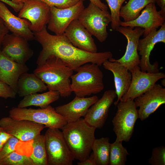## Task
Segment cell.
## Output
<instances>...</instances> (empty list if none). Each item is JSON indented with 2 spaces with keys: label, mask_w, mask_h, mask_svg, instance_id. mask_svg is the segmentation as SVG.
I'll return each instance as SVG.
<instances>
[{
  "label": "cell",
  "mask_w": 165,
  "mask_h": 165,
  "mask_svg": "<svg viewBox=\"0 0 165 165\" xmlns=\"http://www.w3.org/2000/svg\"><path fill=\"white\" fill-rule=\"evenodd\" d=\"M102 65L105 69L111 71L113 75L115 90L117 97L114 104L116 106L129 88L132 79L131 73L127 68L117 61L108 60Z\"/></svg>",
  "instance_id": "44dd1931"
},
{
  "label": "cell",
  "mask_w": 165,
  "mask_h": 165,
  "mask_svg": "<svg viewBox=\"0 0 165 165\" xmlns=\"http://www.w3.org/2000/svg\"><path fill=\"white\" fill-rule=\"evenodd\" d=\"M105 0L111 11L112 17L111 27L112 29L115 30L120 26V23L121 21L119 16V12L122 4L126 0Z\"/></svg>",
  "instance_id": "4dcf8cb0"
},
{
  "label": "cell",
  "mask_w": 165,
  "mask_h": 165,
  "mask_svg": "<svg viewBox=\"0 0 165 165\" xmlns=\"http://www.w3.org/2000/svg\"><path fill=\"white\" fill-rule=\"evenodd\" d=\"M0 1H1L10 6L12 7L15 12H19L23 5H19L15 4L9 0H0Z\"/></svg>",
  "instance_id": "f35d334b"
},
{
  "label": "cell",
  "mask_w": 165,
  "mask_h": 165,
  "mask_svg": "<svg viewBox=\"0 0 165 165\" xmlns=\"http://www.w3.org/2000/svg\"><path fill=\"white\" fill-rule=\"evenodd\" d=\"M117 109L112 120L113 130L116 138V141L128 142L134 132L138 113L134 100L129 99L119 101Z\"/></svg>",
  "instance_id": "8992f818"
},
{
  "label": "cell",
  "mask_w": 165,
  "mask_h": 165,
  "mask_svg": "<svg viewBox=\"0 0 165 165\" xmlns=\"http://www.w3.org/2000/svg\"><path fill=\"white\" fill-rule=\"evenodd\" d=\"M84 8L83 2L82 1L65 9L50 7V14L48 24V29L56 35L64 33L71 23L78 19Z\"/></svg>",
  "instance_id": "9a60e30c"
},
{
  "label": "cell",
  "mask_w": 165,
  "mask_h": 165,
  "mask_svg": "<svg viewBox=\"0 0 165 165\" xmlns=\"http://www.w3.org/2000/svg\"><path fill=\"white\" fill-rule=\"evenodd\" d=\"M28 41L23 37L14 33H8L4 38L1 51L14 61L25 64L34 54Z\"/></svg>",
  "instance_id": "2e32d148"
},
{
  "label": "cell",
  "mask_w": 165,
  "mask_h": 165,
  "mask_svg": "<svg viewBox=\"0 0 165 165\" xmlns=\"http://www.w3.org/2000/svg\"><path fill=\"white\" fill-rule=\"evenodd\" d=\"M115 90H106L102 97L88 109L84 118L90 125L96 129H101L107 118L109 109L116 97Z\"/></svg>",
  "instance_id": "e0dca14e"
},
{
  "label": "cell",
  "mask_w": 165,
  "mask_h": 165,
  "mask_svg": "<svg viewBox=\"0 0 165 165\" xmlns=\"http://www.w3.org/2000/svg\"><path fill=\"white\" fill-rule=\"evenodd\" d=\"M73 71L60 58L52 56L38 65L33 73L43 82L49 90L58 91L60 96L65 98L72 92L70 79Z\"/></svg>",
  "instance_id": "7a4b0ae2"
},
{
  "label": "cell",
  "mask_w": 165,
  "mask_h": 165,
  "mask_svg": "<svg viewBox=\"0 0 165 165\" xmlns=\"http://www.w3.org/2000/svg\"><path fill=\"white\" fill-rule=\"evenodd\" d=\"M64 33L73 45L76 47L90 53L97 52V47L92 35L78 19L71 23Z\"/></svg>",
  "instance_id": "d6986e66"
},
{
  "label": "cell",
  "mask_w": 165,
  "mask_h": 165,
  "mask_svg": "<svg viewBox=\"0 0 165 165\" xmlns=\"http://www.w3.org/2000/svg\"><path fill=\"white\" fill-rule=\"evenodd\" d=\"M165 17L158 11L155 3H150L144 8L135 19L127 22L121 21L120 26L132 28L140 27L144 29L143 37L165 23Z\"/></svg>",
  "instance_id": "ac0fdd59"
},
{
  "label": "cell",
  "mask_w": 165,
  "mask_h": 165,
  "mask_svg": "<svg viewBox=\"0 0 165 165\" xmlns=\"http://www.w3.org/2000/svg\"><path fill=\"white\" fill-rule=\"evenodd\" d=\"M96 128L84 119L68 123L61 129L67 145L74 159L83 161L90 156L96 139Z\"/></svg>",
  "instance_id": "3957f363"
},
{
  "label": "cell",
  "mask_w": 165,
  "mask_h": 165,
  "mask_svg": "<svg viewBox=\"0 0 165 165\" xmlns=\"http://www.w3.org/2000/svg\"><path fill=\"white\" fill-rule=\"evenodd\" d=\"M0 17L12 33L20 35L28 41L35 39L34 33L30 28V23L24 19L13 14L6 6L0 1Z\"/></svg>",
  "instance_id": "603a6c76"
},
{
  "label": "cell",
  "mask_w": 165,
  "mask_h": 165,
  "mask_svg": "<svg viewBox=\"0 0 165 165\" xmlns=\"http://www.w3.org/2000/svg\"><path fill=\"white\" fill-rule=\"evenodd\" d=\"M115 30L126 38L127 40L126 50L121 58L116 59L112 57L108 60L119 62L130 71L140 63L138 49L140 38L143 35L144 29L138 27L132 28L120 26Z\"/></svg>",
  "instance_id": "9c48e42d"
},
{
  "label": "cell",
  "mask_w": 165,
  "mask_h": 165,
  "mask_svg": "<svg viewBox=\"0 0 165 165\" xmlns=\"http://www.w3.org/2000/svg\"><path fill=\"white\" fill-rule=\"evenodd\" d=\"M155 2L161 9L160 11V13L165 17V0H156Z\"/></svg>",
  "instance_id": "60d3db41"
},
{
  "label": "cell",
  "mask_w": 165,
  "mask_h": 165,
  "mask_svg": "<svg viewBox=\"0 0 165 165\" xmlns=\"http://www.w3.org/2000/svg\"><path fill=\"white\" fill-rule=\"evenodd\" d=\"M148 162L152 165H165V146L161 145L154 148L152 151L151 157L148 159Z\"/></svg>",
  "instance_id": "1f68e13d"
},
{
  "label": "cell",
  "mask_w": 165,
  "mask_h": 165,
  "mask_svg": "<svg viewBox=\"0 0 165 165\" xmlns=\"http://www.w3.org/2000/svg\"><path fill=\"white\" fill-rule=\"evenodd\" d=\"M78 19L100 42H103L106 40L108 35L107 28L112 21L109 12L101 9L90 2L88 6L82 11Z\"/></svg>",
  "instance_id": "52a82bcc"
},
{
  "label": "cell",
  "mask_w": 165,
  "mask_h": 165,
  "mask_svg": "<svg viewBox=\"0 0 165 165\" xmlns=\"http://www.w3.org/2000/svg\"><path fill=\"white\" fill-rule=\"evenodd\" d=\"M9 31L4 21L0 17V51L4 38Z\"/></svg>",
  "instance_id": "d590c367"
},
{
  "label": "cell",
  "mask_w": 165,
  "mask_h": 165,
  "mask_svg": "<svg viewBox=\"0 0 165 165\" xmlns=\"http://www.w3.org/2000/svg\"><path fill=\"white\" fill-rule=\"evenodd\" d=\"M0 165H34L29 156L17 153L15 151L0 160Z\"/></svg>",
  "instance_id": "f546056e"
},
{
  "label": "cell",
  "mask_w": 165,
  "mask_h": 165,
  "mask_svg": "<svg viewBox=\"0 0 165 165\" xmlns=\"http://www.w3.org/2000/svg\"><path fill=\"white\" fill-rule=\"evenodd\" d=\"M32 141L33 151L29 156L34 165H48L44 135L40 134Z\"/></svg>",
  "instance_id": "83f0119b"
},
{
  "label": "cell",
  "mask_w": 165,
  "mask_h": 165,
  "mask_svg": "<svg viewBox=\"0 0 165 165\" xmlns=\"http://www.w3.org/2000/svg\"><path fill=\"white\" fill-rule=\"evenodd\" d=\"M71 77V88L76 96L84 97L98 94L104 88L103 74L99 66L86 63L77 69Z\"/></svg>",
  "instance_id": "277c9868"
},
{
  "label": "cell",
  "mask_w": 165,
  "mask_h": 165,
  "mask_svg": "<svg viewBox=\"0 0 165 165\" xmlns=\"http://www.w3.org/2000/svg\"><path fill=\"white\" fill-rule=\"evenodd\" d=\"M11 135L6 132L0 127V141L5 143L10 138Z\"/></svg>",
  "instance_id": "74e56055"
},
{
  "label": "cell",
  "mask_w": 165,
  "mask_h": 165,
  "mask_svg": "<svg viewBox=\"0 0 165 165\" xmlns=\"http://www.w3.org/2000/svg\"><path fill=\"white\" fill-rule=\"evenodd\" d=\"M50 7L54 6L59 9H65L72 6L79 2L85 0H41Z\"/></svg>",
  "instance_id": "836d02e7"
},
{
  "label": "cell",
  "mask_w": 165,
  "mask_h": 165,
  "mask_svg": "<svg viewBox=\"0 0 165 165\" xmlns=\"http://www.w3.org/2000/svg\"><path fill=\"white\" fill-rule=\"evenodd\" d=\"M98 99L96 95L88 97L76 96L69 103L57 106L55 109L66 119L68 123L72 122L84 117L89 108Z\"/></svg>",
  "instance_id": "ffe728a7"
},
{
  "label": "cell",
  "mask_w": 165,
  "mask_h": 165,
  "mask_svg": "<svg viewBox=\"0 0 165 165\" xmlns=\"http://www.w3.org/2000/svg\"><path fill=\"white\" fill-rule=\"evenodd\" d=\"M50 14V7L46 3L41 0H29L23 4L18 16L28 20L34 32L40 31L48 24Z\"/></svg>",
  "instance_id": "8fae6325"
},
{
  "label": "cell",
  "mask_w": 165,
  "mask_h": 165,
  "mask_svg": "<svg viewBox=\"0 0 165 165\" xmlns=\"http://www.w3.org/2000/svg\"><path fill=\"white\" fill-rule=\"evenodd\" d=\"M156 0H129L125 5L122 6L119 16L123 21L127 22L136 19L141 12L148 4L155 3Z\"/></svg>",
  "instance_id": "484cf974"
},
{
  "label": "cell",
  "mask_w": 165,
  "mask_h": 165,
  "mask_svg": "<svg viewBox=\"0 0 165 165\" xmlns=\"http://www.w3.org/2000/svg\"><path fill=\"white\" fill-rule=\"evenodd\" d=\"M134 101L137 110L138 118L141 121L147 119L161 105L165 103V88L156 83Z\"/></svg>",
  "instance_id": "5bb4252c"
},
{
  "label": "cell",
  "mask_w": 165,
  "mask_h": 165,
  "mask_svg": "<svg viewBox=\"0 0 165 165\" xmlns=\"http://www.w3.org/2000/svg\"><path fill=\"white\" fill-rule=\"evenodd\" d=\"M48 165H72L74 159L57 128H48L44 135Z\"/></svg>",
  "instance_id": "ba28073f"
},
{
  "label": "cell",
  "mask_w": 165,
  "mask_h": 165,
  "mask_svg": "<svg viewBox=\"0 0 165 165\" xmlns=\"http://www.w3.org/2000/svg\"><path fill=\"white\" fill-rule=\"evenodd\" d=\"M47 89L46 84L34 73L27 72L22 74L18 79L17 94L20 97H24Z\"/></svg>",
  "instance_id": "cb8c5ba5"
},
{
  "label": "cell",
  "mask_w": 165,
  "mask_h": 165,
  "mask_svg": "<svg viewBox=\"0 0 165 165\" xmlns=\"http://www.w3.org/2000/svg\"><path fill=\"white\" fill-rule=\"evenodd\" d=\"M122 142L115 141L110 143L109 165H125L127 156L130 154L122 145Z\"/></svg>",
  "instance_id": "f1b7e54d"
},
{
  "label": "cell",
  "mask_w": 165,
  "mask_h": 165,
  "mask_svg": "<svg viewBox=\"0 0 165 165\" xmlns=\"http://www.w3.org/2000/svg\"><path fill=\"white\" fill-rule=\"evenodd\" d=\"M29 70L25 64L14 61L0 51V80L9 85L16 93L20 77Z\"/></svg>",
  "instance_id": "7402d4cb"
},
{
  "label": "cell",
  "mask_w": 165,
  "mask_h": 165,
  "mask_svg": "<svg viewBox=\"0 0 165 165\" xmlns=\"http://www.w3.org/2000/svg\"><path fill=\"white\" fill-rule=\"evenodd\" d=\"M17 93L9 85L0 80V97L7 99L15 98Z\"/></svg>",
  "instance_id": "e575fe53"
},
{
  "label": "cell",
  "mask_w": 165,
  "mask_h": 165,
  "mask_svg": "<svg viewBox=\"0 0 165 165\" xmlns=\"http://www.w3.org/2000/svg\"><path fill=\"white\" fill-rule=\"evenodd\" d=\"M109 138L107 137L95 139L92 151L97 165H109L110 150Z\"/></svg>",
  "instance_id": "4316f807"
},
{
  "label": "cell",
  "mask_w": 165,
  "mask_h": 165,
  "mask_svg": "<svg viewBox=\"0 0 165 165\" xmlns=\"http://www.w3.org/2000/svg\"><path fill=\"white\" fill-rule=\"evenodd\" d=\"M130 72L132 75L131 83L128 90L121 98V101H125L129 99L134 100L148 90L158 81L165 78V74L163 72H143L139 66L135 67Z\"/></svg>",
  "instance_id": "4fadbf2b"
},
{
  "label": "cell",
  "mask_w": 165,
  "mask_h": 165,
  "mask_svg": "<svg viewBox=\"0 0 165 165\" xmlns=\"http://www.w3.org/2000/svg\"><path fill=\"white\" fill-rule=\"evenodd\" d=\"M13 2L16 4L23 5L25 2L29 0H9Z\"/></svg>",
  "instance_id": "b9f144b4"
},
{
  "label": "cell",
  "mask_w": 165,
  "mask_h": 165,
  "mask_svg": "<svg viewBox=\"0 0 165 165\" xmlns=\"http://www.w3.org/2000/svg\"><path fill=\"white\" fill-rule=\"evenodd\" d=\"M9 113L12 118L31 121L48 128L61 129L68 123L66 119L50 105L45 108L37 109L14 107Z\"/></svg>",
  "instance_id": "5b68a950"
},
{
  "label": "cell",
  "mask_w": 165,
  "mask_h": 165,
  "mask_svg": "<svg viewBox=\"0 0 165 165\" xmlns=\"http://www.w3.org/2000/svg\"><path fill=\"white\" fill-rule=\"evenodd\" d=\"M60 96L58 91L51 90H49L41 94H32L24 96L17 107L25 108L34 106L39 107L41 108H44L51 103L57 101Z\"/></svg>",
  "instance_id": "d4e9b609"
},
{
  "label": "cell",
  "mask_w": 165,
  "mask_h": 165,
  "mask_svg": "<svg viewBox=\"0 0 165 165\" xmlns=\"http://www.w3.org/2000/svg\"><path fill=\"white\" fill-rule=\"evenodd\" d=\"M90 2L93 3L101 9L108 11L107 6L104 3L102 2L100 0H89Z\"/></svg>",
  "instance_id": "ab89813d"
},
{
  "label": "cell",
  "mask_w": 165,
  "mask_h": 165,
  "mask_svg": "<svg viewBox=\"0 0 165 165\" xmlns=\"http://www.w3.org/2000/svg\"><path fill=\"white\" fill-rule=\"evenodd\" d=\"M139 41L138 51L141 56L139 65L141 71L148 73L159 72V64L156 61L153 64L150 61V53L155 45L162 42L165 43V23L158 30L155 29Z\"/></svg>",
  "instance_id": "30bf717a"
},
{
  "label": "cell",
  "mask_w": 165,
  "mask_h": 165,
  "mask_svg": "<svg viewBox=\"0 0 165 165\" xmlns=\"http://www.w3.org/2000/svg\"><path fill=\"white\" fill-rule=\"evenodd\" d=\"M77 164L78 165H97L92 153L87 158L83 161H79Z\"/></svg>",
  "instance_id": "8d00e7d4"
},
{
  "label": "cell",
  "mask_w": 165,
  "mask_h": 165,
  "mask_svg": "<svg viewBox=\"0 0 165 165\" xmlns=\"http://www.w3.org/2000/svg\"><path fill=\"white\" fill-rule=\"evenodd\" d=\"M33 33L35 39L42 47L36 62L38 65L43 64L50 56H54L76 72L79 67L86 63L101 66L113 56L109 51L92 53L80 49L73 45L64 33L61 35L50 34L46 25L40 31Z\"/></svg>",
  "instance_id": "6da1fadb"
},
{
  "label": "cell",
  "mask_w": 165,
  "mask_h": 165,
  "mask_svg": "<svg viewBox=\"0 0 165 165\" xmlns=\"http://www.w3.org/2000/svg\"><path fill=\"white\" fill-rule=\"evenodd\" d=\"M20 141L13 136L10 138L0 150V160L15 151L16 145Z\"/></svg>",
  "instance_id": "d6a6232c"
},
{
  "label": "cell",
  "mask_w": 165,
  "mask_h": 165,
  "mask_svg": "<svg viewBox=\"0 0 165 165\" xmlns=\"http://www.w3.org/2000/svg\"><path fill=\"white\" fill-rule=\"evenodd\" d=\"M0 127L22 141L33 140L45 127L43 125L31 121L15 119L9 116L0 119Z\"/></svg>",
  "instance_id": "7c38bea8"
},
{
  "label": "cell",
  "mask_w": 165,
  "mask_h": 165,
  "mask_svg": "<svg viewBox=\"0 0 165 165\" xmlns=\"http://www.w3.org/2000/svg\"><path fill=\"white\" fill-rule=\"evenodd\" d=\"M4 144H5L4 143L0 141V150L2 148Z\"/></svg>",
  "instance_id": "7bdbcfd3"
}]
</instances>
